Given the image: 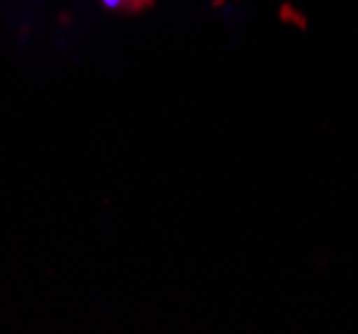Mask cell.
Wrapping results in <instances>:
<instances>
[{"label":"cell","mask_w":358,"mask_h":334,"mask_svg":"<svg viewBox=\"0 0 358 334\" xmlns=\"http://www.w3.org/2000/svg\"><path fill=\"white\" fill-rule=\"evenodd\" d=\"M110 11H123V14H139L150 8L155 0H102Z\"/></svg>","instance_id":"cell-1"}]
</instances>
